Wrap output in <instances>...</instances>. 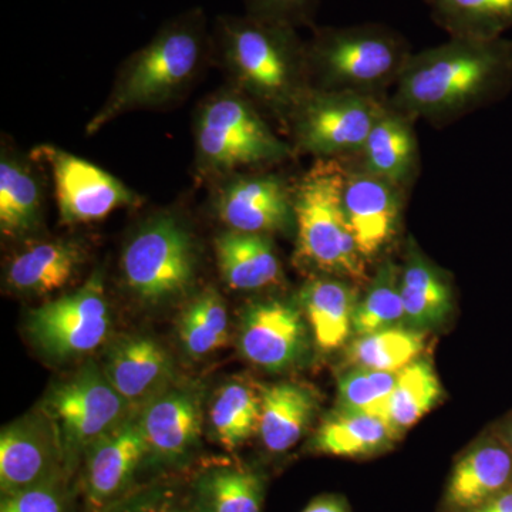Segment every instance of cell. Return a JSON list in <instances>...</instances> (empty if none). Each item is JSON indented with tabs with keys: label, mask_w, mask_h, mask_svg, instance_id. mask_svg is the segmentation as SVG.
Instances as JSON below:
<instances>
[{
	"label": "cell",
	"mask_w": 512,
	"mask_h": 512,
	"mask_svg": "<svg viewBox=\"0 0 512 512\" xmlns=\"http://www.w3.org/2000/svg\"><path fill=\"white\" fill-rule=\"evenodd\" d=\"M512 87V42L448 37L413 53L390 104L413 120L447 126L500 100Z\"/></svg>",
	"instance_id": "1"
},
{
	"label": "cell",
	"mask_w": 512,
	"mask_h": 512,
	"mask_svg": "<svg viewBox=\"0 0 512 512\" xmlns=\"http://www.w3.org/2000/svg\"><path fill=\"white\" fill-rule=\"evenodd\" d=\"M225 64L244 96L288 119L309 86L306 43L295 28L249 15L224 19Z\"/></svg>",
	"instance_id": "2"
},
{
	"label": "cell",
	"mask_w": 512,
	"mask_h": 512,
	"mask_svg": "<svg viewBox=\"0 0 512 512\" xmlns=\"http://www.w3.org/2000/svg\"><path fill=\"white\" fill-rule=\"evenodd\" d=\"M345 161L316 160L293 185L296 264L313 276L369 284L367 262L357 248L343 205Z\"/></svg>",
	"instance_id": "3"
},
{
	"label": "cell",
	"mask_w": 512,
	"mask_h": 512,
	"mask_svg": "<svg viewBox=\"0 0 512 512\" xmlns=\"http://www.w3.org/2000/svg\"><path fill=\"white\" fill-rule=\"evenodd\" d=\"M412 55L406 37L382 23L323 28L306 43L309 86L387 96Z\"/></svg>",
	"instance_id": "4"
},
{
	"label": "cell",
	"mask_w": 512,
	"mask_h": 512,
	"mask_svg": "<svg viewBox=\"0 0 512 512\" xmlns=\"http://www.w3.org/2000/svg\"><path fill=\"white\" fill-rule=\"evenodd\" d=\"M204 52L200 15H187L165 26L124 64L106 104L87 124V134L96 133L128 111L175 99L197 76Z\"/></svg>",
	"instance_id": "5"
},
{
	"label": "cell",
	"mask_w": 512,
	"mask_h": 512,
	"mask_svg": "<svg viewBox=\"0 0 512 512\" xmlns=\"http://www.w3.org/2000/svg\"><path fill=\"white\" fill-rule=\"evenodd\" d=\"M198 163L208 173L281 163L292 147L281 140L242 93H224L204 104L195 130Z\"/></svg>",
	"instance_id": "6"
},
{
	"label": "cell",
	"mask_w": 512,
	"mask_h": 512,
	"mask_svg": "<svg viewBox=\"0 0 512 512\" xmlns=\"http://www.w3.org/2000/svg\"><path fill=\"white\" fill-rule=\"evenodd\" d=\"M387 103V96L311 89L288 116L293 147L316 160H355Z\"/></svg>",
	"instance_id": "7"
},
{
	"label": "cell",
	"mask_w": 512,
	"mask_h": 512,
	"mask_svg": "<svg viewBox=\"0 0 512 512\" xmlns=\"http://www.w3.org/2000/svg\"><path fill=\"white\" fill-rule=\"evenodd\" d=\"M197 269L190 229L174 215H158L138 229L121 256V272L141 301L160 303L183 295Z\"/></svg>",
	"instance_id": "8"
},
{
	"label": "cell",
	"mask_w": 512,
	"mask_h": 512,
	"mask_svg": "<svg viewBox=\"0 0 512 512\" xmlns=\"http://www.w3.org/2000/svg\"><path fill=\"white\" fill-rule=\"evenodd\" d=\"M130 404L111 386L94 363L55 384L46 394L42 412L52 421L62 446L66 470L86 451L130 416Z\"/></svg>",
	"instance_id": "9"
},
{
	"label": "cell",
	"mask_w": 512,
	"mask_h": 512,
	"mask_svg": "<svg viewBox=\"0 0 512 512\" xmlns=\"http://www.w3.org/2000/svg\"><path fill=\"white\" fill-rule=\"evenodd\" d=\"M110 330L109 302L99 272L82 288L45 303L28 316L30 339L57 360L93 352L106 342Z\"/></svg>",
	"instance_id": "10"
},
{
	"label": "cell",
	"mask_w": 512,
	"mask_h": 512,
	"mask_svg": "<svg viewBox=\"0 0 512 512\" xmlns=\"http://www.w3.org/2000/svg\"><path fill=\"white\" fill-rule=\"evenodd\" d=\"M35 156L52 170L57 208L64 224L103 220L111 212L137 202L136 192L119 178L83 158L52 146L37 147Z\"/></svg>",
	"instance_id": "11"
},
{
	"label": "cell",
	"mask_w": 512,
	"mask_h": 512,
	"mask_svg": "<svg viewBox=\"0 0 512 512\" xmlns=\"http://www.w3.org/2000/svg\"><path fill=\"white\" fill-rule=\"evenodd\" d=\"M407 192L366 171L357 160L345 161L343 205L357 248L369 264L396 238Z\"/></svg>",
	"instance_id": "12"
},
{
	"label": "cell",
	"mask_w": 512,
	"mask_h": 512,
	"mask_svg": "<svg viewBox=\"0 0 512 512\" xmlns=\"http://www.w3.org/2000/svg\"><path fill=\"white\" fill-rule=\"evenodd\" d=\"M63 450L52 421L40 410L9 424L0 436L2 495L63 477Z\"/></svg>",
	"instance_id": "13"
},
{
	"label": "cell",
	"mask_w": 512,
	"mask_h": 512,
	"mask_svg": "<svg viewBox=\"0 0 512 512\" xmlns=\"http://www.w3.org/2000/svg\"><path fill=\"white\" fill-rule=\"evenodd\" d=\"M308 322L298 305L281 299L252 303L239 329V348L255 366L282 372L305 355Z\"/></svg>",
	"instance_id": "14"
},
{
	"label": "cell",
	"mask_w": 512,
	"mask_h": 512,
	"mask_svg": "<svg viewBox=\"0 0 512 512\" xmlns=\"http://www.w3.org/2000/svg\"><path fill=\"white\" fill-rule=\"evenodd\" d=\"M147 456L146 436L134 412L84 454L83 484L89 504L109 510L120 503Z\"/></svg>",
	"instance_id": "15"
},
{
	"label": "cell",
	"mask_w": 512,
	"mask_h": 512,
	"mask_svg": "<svg viewBox=\"0 0 512 512\" xmlns=\"http://www.w3.org/2000/svg\"><path fill=\"white\" fill-rule=\"evenodd\" d=\"M218 217L234 231L269 235L295 228L293 187L275 174L232 178L215 202Z\"/></svg>",
	"instance_id": "16"
},
{
	"label": "cell",
	"mask_w": 512,
	"mask_h": 512,
	"mask_svg": "<svg viewBox=\"0 0 512 512\" xmlns=\"http://www.w3.org/2000/svg\"><path fill=\"white\" fill-rule=\"evenodd\" d=\"M103 373L131 409H143L174 382L173 362L167 350L143 335L117 340L107 353Z\"/></svg>",
	"instance_id": "17"
},
{
	"label": "cell",
	"mask_w": 512,
	"mask_h": 512,
	"mask_svg": "<svg viewBox=\"0 0 512 512\" xmlns=\"http://www.w3.org/2000/svg\"><path fill=\"white\" fill-rule=\"evenodd\" d=\"M150 456L163 464H177L197 447L201 436L200 393L173 387L158 394L138 412Z\"/></svg>",
	"instance_id": "18"
},
{
	"label": "cell",
	"mask_w": 512,
	"mask_h": 512,
	"mask_svg": "<svg viewBox=\"0 0 512 512\" xmlns=\"http://www.w3.org/2000/svg\"><path fill=\"white\" fill-rule=\"evenodd\" d=\"M412 117L387 103L356 158L370 174L409 192L420 170L419 140Z\"/></svg>",
	"instance_id": "19"
},
{
	"label": "cell",
	"mask_w": 512,
	"mask_h": 512,
	"mask_svg": "<svg viewBox=\"0 0 512 512\" xmlns=\"http://www.w3.org/2000/svg\"><path fill=\"white\" fill-rule=\"evenodd\" d=\"M335 276H312L301 295V308L316 346L323 352L342 348L353 333L359 291Z\"/></svg>",
	"instance_id": "20"
},
{
	"label": "cell",
	"mask_w": 512,
	"mask_h": 512,
	"mask_svg": "<svg viewBox=\"0 0 512 512\" xmlns=\"http://www.w3.org/2000/svg\"><path fill=\"white\" fill-rule=\"evenodd\" d=\"M214 247L218 269L229 288L259 291L281 282V262L269 235L228 229L215 238Z\"/></svg>",
	"instance_id": "21"
},
{
	"label": "cell",
	"mask_w": 512,
	"mask_h": 512,
	"mask_svg": "<svg viewBox=\"0 0 512 512\" xmlns=\"http://www.w3.org/2000/svg\"><path fill=\"white\" fill-rule=\"evenodd\" d=\"M83 259V249L76 242H37L10 259L6 286L22 295H49L72 281Z\"/></svg>",
	"instance_id": "22"
},
{
	"label": "cell",
	"mask_w": 512,
	"mask_h": 512,
	"mask_svg": "<svg viewBox=\"0 0 512 512\" xmlns=\"http://www.w3.org/2000/svg\"><path fill=\"white\" fill-rule=\"evenodd\" d=\"M512 487V453L504 444L487 441L458 461L447 487V504L476 510Z\"/></svg>",
	"instance_id": "23"
},
{
	"label": "cell",
	"mask_w": 512,
	"mask_h": 512,
	"mask_svg": "<svg viewBox=\"0 0 512 512\" xmlns=\"http://www.w3.org/2000/svg\"><path fill=\"white\" fill-rule=\"evenodd\" d=\"M259 436L266 450L285 453L302 439L318 410V397L303 384L282 382L261 390Z\"/></svg>",
	"instance_id": "24"
},
{
	"label": "cell",
	"mask_w": 512,
	"mask_h": 512,
	"mask_svg": "<svg viewBox=\"0 0 512 512\" xmlns=\"http://www.w3.org/2000/svg\"><path fill=\"white\" fill-rule=\"evenodd\" d=\"M400 268V295L406 320L414 329L440 325L453 309V289L446 276L417 248L410 244Z\"/></svg>",
	"instance_id": "25"
},
{
	"label": "cell",
	"mask_w": 512,
	"mask_h": 512,
	"mask_svg": "<svg viewBox=\"0 0 512 512\" xmlns=\"http://www.w3.org/2000/svg\"><path fill=\"white\" fill-rule=\"evenodd\" d=\"M399 436L387 420L339 407L316 430L312 448L328 456L370 457L392 447Z\"/></svg>",
	"instance_id": "26"
},
{
	"label": "cell",
	"mask_w": 512,
	"mask_h": 512,
	"mask_svg": "<svg viewBox=\"0 0 512 512\" xmlns=\"http://www.w3.org/2000/svg\"><path fill=\"white\" fill-rule=\"evenodd\" d=\"M42 218V190L25 161L2 153L0 160V231L19 238L35 231Z\"/></svg>",
	"instance_id": "27"
},
{
	"label": "cell",
	"mask_w": 512,
	"mask_h": 512,
	"mask_svg": "<svg viewBox=\"0 0 512 512\" xmlns=\"http://www.w3.org/2000/svg\"><path fill=\"white\" fill-rule=\"evenodd\" d=\"M436 25L457 39L494 40L512 28V0H426Z\"/></svg>",
	"instance_id": "28"
},
{
	"label": "cell",
	"mask_w": 512,
	"mask_h": 512,
	"mask_svg": "<svg viewBox=\"0 0 512 512\" xmlns=\"http://www.w3.org/2000/svg\"><path fill=\"white\" fill-rule=\"evenodd\" d=\"M264 483L245 468L212 467L194 484V507L198 512H261Z\"/></svg>",
	"instance_id": "29"
},
{
	"label": "cell",
	"mask_w": 512,
	"mask_h": 512,
	"mask_svg": "<svg viewBox=\"0 0 512 512\" xmlns=\"http://www.w3.org/2000/svg\"><path fill=\"white\" fill-rule=\"evenodd\" d=\"M261 393L241 382L224 384L210 409V424L214 439L221 447L232 451L241 447L259 430Z\"/></svg>",
	"instance_id": "30"
},
{
	"label": "cell",
	"mask_w": 512,
	"mask_h": 512,
	"mask_svg": "<svg viewBox=\"0 0 512 512\" xmlns=\"http://www.w3.org/2000/svg\"><path fill=\"white\" fill-rule=\"evenodd\" d=\"M443 396L436 370L427 359H416L397 375L390 399L389 423L397 433L410 429L429 414Z\"/></svg>",
	"instance_id": "31"
},
{
	"label": "cell",
	"mask_w": 512,
	"mask_h": 512,
	"mask_svg": "<svg viewBox=\"0 0 512 512\" xmlns=\"http://www.w3.org/2000/svg\"><path fill=\"white\" fill-rule=\"evenodd\" d=\"M426 335L419 329L402 326L359 336L349 346L348 360L355 367L397 373L419 359Z\"/></svg>",
	"instance_id": "32"
},
{
	"label": "cell",
	"mask_w": 512,
	"mask_h": 512,
	"mask_svg": "<svg viewBox=\"0 0 512 512\" xmlns=\"http://www.w3.org/2000/svg\"><path fill=\"white\" fill-rule=\"evenodd\" d=\"M178 335L192 357L210 355L227 345L228 312L220 293L208 288L192 299L178 319Z\"/></svg>",
	"instance_id": "33"
},
{
	"label": "cell",
	"mask_w": 512,
	"mask_h": 512,
	"mask_svg": "<svg viewBox=\"0 0 512 512\" xmlns=\"http://www.w3.org/2000/svg\"><path fill=\"white\" fill-rule=\"evenodd\" d=\"M406 319L400 295V268L384 261L370 278L369 288L357 303L353 333L356 338L396 328Z\"/></svg>",
	"instance_id": "34"
},
{
	"label": "cell",
	"mask_w": 512,
	"mask_h": 512,
	"mask_svg": "<svg viewBox=\"0 0 512 512\" xmlns=\"http://www.w3.org/2000/svg\"><path fill=\"white\" fill-rule=\"evenodd\" d=\"M399 372L355 367L340 377L338 399L340 409L370 414L389 421L390 399Z\"/></svg>",
	"instance_id": "35"
},
{
	"label": "cell",
	"mask_w": 512,
	"mask_h": 512,
	"mask_svg": "<svg viewBox=\"0 0 512 512\" xmlns=\"http://www.w3.org/2000/svg\"><path fill=\"white\" fill-rule=\"evenodd\" d=\"M0 512H66V488L63 477L2 495Z\"/></svg>",
	"instance_id": "36"
},
{
	"label": "cell",
	"mask_w": 512,
	"mask_h": 512,
	"mask_svg": "<svg viewBox=\"0 0 512 512\" xmlns=\"http://www.w3.org/2000/svg\"><path fill=\"white\" fill-rule=\"evenodd\" d=\"M107 512H198L194 504H188L183 497L171 490L144 491L130 498H123Z\"/></svg>",
	"instance_id": "37"
},
{
	"label": "cell",
	"mask_w": 512,
	"mask_h": 512,
	"mask_svg": "<svg viewBox=\"0 0 512 512\" xmlns=\"http://www.w3.org/2000/svg\"><path fill=\"white\" fill-rule=\"evenodd\" d=\"M319 0H249L252 15L286 23L293 28L311 22Z\"/></svg>",
	"instance_id": "38"
},
{
	"label": "cell",
	"mask_w": 512,
	"mask_h": 512,
	"mask_svg": "<svg viewBox=\"0 0 512 512\" xmlns=\"http://www.w3.org/2000/svg\"><path fill=\"white\" fill-rule=\"evenodd\" d=\"M470 512H512V487Z\"/></svg>",
	"instance_id": "39"
},
{
	"label": "cell",
	"mask_w": 512,
	"mask_h": 512,
	"mask_svg": "<svg viewBox=\"0 0 512 512\" xmlns=\"http://www.w3.org/2000/svg\"><path fill=\"white\" fill-rule=\"evenodd\" d=\"M302 512H349L343 501L336 497H322L312 501Z\"/></svg>",
	"instance_id": "40"
},
{
	"label": "cell",
	"mask_w": 512,
	"mask_h": 512,
	"mask_svg": "<svg viewBox=\"0 0 512 512\" xmlns=\"http://www.w3.org/2000/svg\"><path fill=\"white\" fill-rule=\"evenodd\" d=\"M507 447L510 448L511 453H512V423H511L510 429H508V433H507Z\"/></svg>",
	"instance_id": "41"
}]
</instances>
